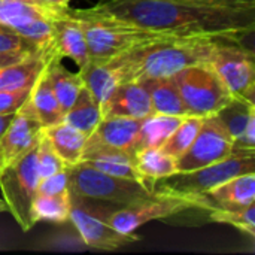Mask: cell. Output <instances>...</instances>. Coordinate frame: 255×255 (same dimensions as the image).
<instances>
[{"label": "cell", "instance_id": "obj_1", "mask_svg": "<svg viewBox=\"0 0 255 255\" xmlns=\"http://www.w3.org/2000/svg\"><path fill=\"white\" fill-rule=\"evenodd\" d=\"M94 9L167 36L235 39L255 25V6H211L185 0H102Z\"/></svg>", "mask_w": 255, "mask_h": 255}, {"label": "cell", "instance_id": "obj_2", "mask_svg": "<svg viewBox=\"0 0 255 255\" xmlns=\"http://www.w3.org/2000/svg\"><path fill=\"white\" fill-rule=\"evenodd\" d=\"M220 39L224 37H182L163 34L130 48L108 63L115 70L118 82L172 76L187 66L209 63L212 51Z\"/></svg>", "mask_w": 255, "mask_h": 255}, {"label": "cell", "instance_id": "obj_3", "mask_svg": "<svg viewBox=\"0 0 255 255\" xmlns=\"http://www.w3.org/2000/svg\"><path fill=\"white\" fill-rule=\"evenodd\" d=\"M69 12L79 19L84 30L88 55L94 60L109 61L142 42L163 36L161 33L145 30L112 15L99 12L94 7Z\"/></svg>", "mask_w": 255, "mask_h": 255}, {"label": "cell", "instance_id": "obj_4", "mask_svg": "<svg viewBox=\"0 0 255 255\" xmlns=\"http://www.w3.org/2000/svg\"><path fill=\"white\" fill-rule=\"evenodd\" d=\"M250 172H255V149L235 148L229 157L214 164L191 172H175L155 179L152 182V191L155 194L193 197L203 194L238 175Z\"/></svg>", "mask_w": 255, "mask_h": 255}, {"label": "cell", "instance_id": "obj_5", "mask_svg": "<svg viewBox=\"0 0 255 255\" xmlns=\"http://www.w3.org/2000/svg\"><path fill=\"white\" fill-rule=\"evenodd\" d=\"M36 157L37 143L21 157L3 164L0 169V190L3 202L24 232H28L36 224L33 214V203L39 184Z\"/></svg>", "mask_w": 255, "mask_h": 255}, {"label": "cell", "instance_id": "obj_6", "mask_svg": "<svg viewBox=\"0 0 255 255\" xmlns=\"http://www.w3.org/2000/svg\"><path fill=\"white\" fill-rule=\"evenodd\" d=\"M67 175L69 193L91 200H103L126 206L155 194L139 181L100 172L82 161L75 166H67Z\"/></svg>", "mask_w": 255, "mask_h": 255}, {"label": "cell", "instance_id": "obj_7", "mask_svg": "<svg viewBox=\"0 0 255 255\" xmlns=\"http://www.w3.org/2000/svg\"><path fill=\"white\" fill-rule=\"evenodd\" d=\"M172 76L188 115H214L232 99V93L209 63L187 66Z\"/></svg>", "mask_w": 255, "mask_h": 255}, {"label": "cell", "instance_id": "obj_8", "mask_svg": "<svg viewBox=\"0 0 255 255\" xmlns=\"http://www.w3.org/2000/svg\"><path fill=\"white\" fill-rule=\"evenodd\" d=\"M111 212L112 211L93 206L91 203H88L87 197L70 194L69 220L76 227L84 244L91 248L111 251L139 241V236L136 235H123L117 232L108 223V217L111 215Z\"/></svg>", "mask_w": 255, "mask_h": 255}, {"label": "cell", "instance_id": "obj_9", "mask_svg": "<svg viewBox=\"0 0 255 255\" xmlns=\"http://www.w3.org/2000/svg\"><path fill=\"white\" fill-rule=\"evenodd\" d=\"M232 37L220 39L212 51L209 64L218 73L232 96L244 97L254 103L255 72L253 52L244 49Z\"/></svg>", "mask_w": 255, "mask_h": 255}, {"label": "cell", "instance_id": "obj_10", "mask_svg": "<svg viewBox=\"0 0 255 255\" xmlns=\"http://www.w3.org/2000/svg\"><path fill=\"white\" fill-rule=\"evenodd\" d=\"M190 209H199L197 203L190 197L154 194L145 200L112 211L108 223L123 235H136L137 229L152 220H164Z\"/></svg>", "mask_w": 255, "mask_h": 255}, {"label": "cell", "instance_id": "obj_11", "mask_svg": "<svg viewBox=\"0 0 255 255\" xmlns=\"http://www.w3.org/2000/svg\"><path fill=\"white\" fill-rule=\"evenodd\" d=\"M60 10L63 9H51L36 0H0V22L39 48L51 49V19Z\"/></svg>", "mask_w": 255, "mask_h": 255}, {"label": "cell", "instance_id": "obj_12", "mask_svg": "<svg viewBox=\"0 0 255 255\" xmlns=\"http://www.w3.org/2000/svg\"><path fill=\"white\" fill-rule=\"evenodd\" d=\"M235 151L232 136L214 115L203 117L199 133L191 145L175 160L176 172H191L229 157Z\"/></svg>", "mask_w": 255, "mask_h": 255}, {"label": "cell", "instance_id": "obj_13", "mask_svg": "<svg viewBox=\"0 0 255 255\" xmlns=\"http://www.w3.org/2000/svg\"><path fill=\"white\" fill-rule=\"evenodd\" d=\"M199 209L206 211H238L255 203V172L238 175L215 188L190 197Z\"/></svg>", "mask_w": 255, "mask_h": 255}, {"label": "cell", "instance_id": "obj_14", "mask_svg": "<svg viewBox=\"0 0 255 255\" xmlns=\"http://www.w3.org/2000/svg\"><path fill=\"white\" fill-rule=\"evenodd\" d=\"M42 131L43 126L40 124L27 99L24 105L15 112L13 120L10 121L7 130L0 140L3 151V164L21 157L33 145H36Z\"/></svg>", "mask_w": 255, "mask_h": 255}, {"label": "cell", "instance_id": "obj_15", "mask_svg": "<svg viewBox=\"0 0 255 255\" xmlns=\"http://www.w3.org/2000/svg\"><path fill=\"white\" fill-rule=\"evenodd\" d=\"M52 27V48L63 58L69 57L79 67H82L88 60V48L84 36L82 25L79 19L70 15L69 9H63L55 13L51 19Z\"/></svg>", "mask_w": 255, "mask_h": 255}, {"label": "cell", "instance_id": "obj_16", "mask_svg": "<svg viewBox=\"0 0 255 255\" xmlns=\"http://www.w3.org/2000/svg\"><path fill=\"white\" fill-rule=\"evenodd\" d=\"M143 118H124V117H105L96 127V130L87 137L84 151L108 146L124 149L133 155L134 143L139 136V130Z\"/></svg>", "mask_w": 255, "mask_h": 255}, {"label": "cell", "instance_id": "obj_17", "mask_svg": "<svg viewBox=\"0 0 255 255\" xmlns=\"http://www.w3.org/2000/svg\"><path fill=\"white\" fill-rule=\"evenodd\" d=\"M100 109L102 118H146L154 114L149 94L139 81L120 82Z\"/></svg>", "mask_w": 255, "mask_h": 255}, {"label": "cell", "instance_id": "obj_18", "mask_svg": "<svg viewBox=\"0 0 255 255\" xmlns=\"http://www.w3.org/2000/svg\"><path fill=\"white\" fill-rule=\"evenodd\" d=\"M54 54H57L54 48L39 49L0 69V91L31 90V87L43 72L48 60Z\"/></svg>", "mask_w": 255, "mask_h": 255}, {"label": "cell", "instance_id": "obj_19", "mask_svg": "<svg viewBox=\"0 0 255 255\" xmlns=\"http://www.w3.org/2000/svg\"><path fill=\"white\" fill-rule=\"evenodd\" d=\"M81 161L100 170V172H105V173H109L114 176H120V178L134 179V181H139L143 184L142 178L139 176V173L134 167L133 155L124 149L97 146V148L84 151Z\"/></svg>", "mask_w": 255, "mask_h": 255}, {"label": "cell", "instance_id": "obj_20", "mask_svg": "<svg viewBox=\"0 0 255 255\" xmlns=\"http://www.w3.org/2000/svg\"><path fill=\"white\" fill-rule=\"evenodd\" d=\"M148 91L154 114L172 115V117H188V111L181 99L179 90L173 76L148 78L139 81Z\"/></svg>", "mask_w": 255, "mask_h": 255}, {"label": "cell", "instance_id": "obj_21", "mask_svg": "<svg viewBox=\"0 0 255 255\" xmlns=\"http://www.w3.org/2000/svg\"><path fill=\"white\" fill-rule=\"evenodd\" d=\"M45 73L51 82L60 109L64 115L76 100L81 88L84 87V82L79 73H72L61 64V57L58 54H54L48 60L45 66Z\"/></svg>", "mask_w": 255, "mask_h": 255}, {"label": "cell", "instance_id": "obj_22", "mask_svg": "<svg viewBox=\"0 0 255 255\" xmlns=\"http://www.w3.org/2000/svg\"><path fill=\"white\" fill-rule=\"evenodd\" d=\"M43 133L66 166H75L81 161L88 137L87 134L64 121L51 127H45Z\"/></svg>", "mask_w": 255, "mask_h": 255}, {"label": "cell", "instance_id": "obj_23", "mask_svg": "<svg viewBox=\"0 0 255 255\" xmlns=\"http://www.w3.org/2000/svg\"><path fill=\"white\" fill-rule=\"evenodd\" d=\"M79 76L84 87L91 93L100 108L106 103L114 88L120 84L115 70L108 61L90 58L82 67H79Z\"/></svg>", "mask_w": 255, "mask_h": 255}, {"label": "cell", "instance_id": "obj_24", "mask_svg": "<svg viewBox=\"0 0 255 255\" xmlns=\"http://www.w3.org/2000/svg\"><path fill=\"white\" fill-rule=\"evenodd\" d=\"M28 102L34 111L36 117L39 118L40 124L43 126V128L55 126L63 121L64 115L60 109L58 100L54 94V90L51 87V82H49L46 73H45V69L40 73V76L37 78V81L34 82V85L31 87Z\"/></svg>", "mask_w": 255, "mask_h": 255}, {"label": "cell", "instance_id": "obj_25", "mask_svg": "<svg viewBox=\"0 0 255 255\" xmlns=\"http://www.w3.org/2000/svg\"><path fill=\"white\" fill-rule=\"evenodd\" d=\"M185 118V117H184ZM182 117L152 114L143 118L137 140L134 143L133 155L143 148H161L175 128L181 124Z\"/></svg>", "mask_w": 255, "mask_h": 255}, {"label": "cell", "instance_id": "obj_26", "mask_svg": "<svg viewBox=\"0 0 255 255\" xmlns=\"http://www.w3.org/2000/svg\"><path fill=\"white\" fill-rule=\"evenodd\" d=\"M134 167L142 178L143 184L152 190V182L158 178L172 175L176 172L173 157L164 154L160 148H143L134 155ZM154 193V191H152Z\"/></svg>", "mask_w": 255, "mask_h": 255}, {"label": "cell", "instance_id": "obj_27", "mask_svg": "<svg viewBox=\"0 0 255 255\" xmlns=\"http://www.w3.org/2000/svg\"><path fill=\"white\" fill-rule=\"evenodd\" d=\"M64 123L90 136L102 121V109L91 93L82 87L70 109L64 114Z\"/></svg>", "mask_w": 255, "mask_h": 255}, {"label": "cell", "instance_id": "obj_28", "mask_svg": "<svg viewBox=\"0 0 255 255\" xmlns=\"http://www.w3.org/2000/svg\"><path fill=\"white\" fill-rule=\"evenodd\" d=\"M214 117L232 139L236 140L247 128L250 120L255 117V106L253 102L244 97L232 96V99L214 114Z\"/></svg>", "mask_w": 255, "mask_h": 255}, {"label": "cell", "instance_id": "obj_29", "mask_svg": "<svg viewBox=\"0 0 255 255\" xmlns=\"http://www.w3.org/2000/svg\"><path fill=\"white\" fill-rule=\"evenodd\" d=\"M70 212V194H36L33 203V214L37 221H49V223H64L69 220Z\"/></svg>", "mask_w": 255, "mask_h": 255}, {"label": "cell", "instance_id": "obj_30", "mask_svg": "<svg viewBox=\"0 0 255 255\" xmlns=\"http://www.w3.org/2000/svg\"><path fill=\"white\" fill-rule=\"evenodd\" d=\"M203 118L200 117H193L188 115L185 118H182L181 124L175 128V131L169 136V139L164 142V145L160 148L164 154L178 158L194 140L196 134L200 130Z\"/></svg>", "mask_w": 255, "mask_h": 255}, {"label": "cell", "instance_id": "obj_31", "mask_svg": "<svg viewBox=\"0 0 255 255\" xmlns=\"http://www.w3.org/2000/svg\"><path fill=\"white\" fill-rule=\"evenodd\" d=\"M209 212L212 221L230 224L253 238L255 236V203H251L247 208L238 211H209Z\"/></svg>", "mask_w": 255, "mask_h": 255}, {"label": "cell", "instance_id": "obj_32", "mask_svg": "<svg viewBox=\"0 0 255 255\" xmlns=\"http://www.w3.org/2000/svg\"><path fill=\"white\" fill-rule=\"evenodd\" d=\"M36 163H37V173H39V179L48 178L60 170H63L66 167L64 161L57 155V152L54 151L49 139L45 136V133L42 131L39 142H37V157H36Z\"/></svg>", "mask_w": 255, "mask_h": 255}, {"label": "cell", "instance_id": "obj_33", "mask_svg": "<svg viewBox=\"0 0 255 255\" xmlns=\"http://www.w3.org/2000/svg\"><path fill=\"white\" fill-rule=\"evenodd\" d=\"M42 48L0 22V54H31Z\"/></svg>", "mask_w": 255, "mask_h": 255}, {"label": "cell", "instance_id": "obj_34", "mask_svg": "<svg viewBox=\"0 0 255 255\" xmlns=\"http://www.w3.org/2000/svg\"><path fill=\"white\" fill-rule=\"evenodd\" d=\"M69 193V175H67V166L43 179H39L37 184V194H46V196H57Z\"/></svg>", "mask_w": 255, "mask_h": 255}, {"label": "cell", "instance_id": "obj_35", "mask_svg": "<svg viewBox=\"0 0 255 255\" xmlns=\"http://www.w3.org/2000/svg\"><path fill=\"white\" fill-rule=\"evenodd\" d=\"M28 96H30V90L0 91V114L16 112L28 99Z\"/></svg>", "mask_w": 255, "mask_h": 255}, {"label": "cell", "instance_id": "obj_36", "mask_svg": "<svg viewBox=\"0 0 255 255\" xmlns=\"http://www.w3.org/2000/svg\"><path fill=\"white\" fill-rule=\"evenodd\" d=\"M191 3L211 4V6H255V0H185Z\"/></svg>", "mask_w": 255, "mask_h": 255}, {"label": "cell", "instance_id": "obj_37", "mask_svg": "<svg viewBox=\"0 0 255 255\" xmlns=\"http://www.w3.org/2000/svg\"><path fill=\"white\" fill-rule=\"evenodd\" d=\"M24 55H27V54H0V69L21 60Z\"/></svg>", "mask_w": 255, "mask_h": 255}, {"label": "cell", "instance_id": "obj_38", "mask_svg": "<svg viewBox=\"0 0 255 255\" xmlns=\"http://www.w3.org/2000/svg\"><path fill=\"white\" fill-rule=\"evenodd\" d=\"M36 1L51 9H66L70 0H36Z\"/></svg>", "mask_w": 255, "mask_h": 255}, {"label": "cell", "instance_id": "obj_39", "mask_svg": "<svg viewBox=\"0 0 255 255\" xmlns=\"http://www.w3.org/2000/svg\"><path fill=\"white\" fill-rule=\"evenodd\" d=\"M13 117H15V112L13 114H0V140L4 134V131L7 130L10 121L13 120Z\"/></svg>", "mask_w": 255, "mask_h": 255}, {"label": "cell", "instance_id": "obj_40", "mask_svg": "<svg viewBox=\"0 0 255 255\" xmlns=\"http://www.w3.org/2000/svg\"><path fill=\"white\" fill-rule=\"evenodd\" d=\"M3 211H7V209H6V205H4L3 199H0V212H3Z\"/></svg>", "mask_w": 255, "mask_h": 255}, {"label": "cell", "instance_id": "obj_41", "mask_svg": "<svg viewBox=\"0 0 255 255\" xmlns=\"http://www.w3.org/2000/svg\"><path fill=\"white\" fill-rule=\"evenodd\" d=\"M3 167V151H1V145H0V169Z\"/></svg>", "mask_w": 255, "mask_h": 255}]
</instances>
